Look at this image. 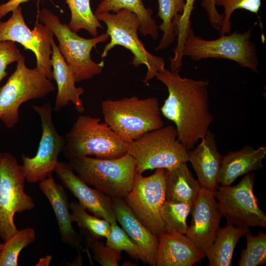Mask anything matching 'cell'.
Listing matches in <instances>:
<instances>
[{
    "label": "cell",
    "mask_w": 266,
    "mask_h": 266,
    "mask_svg": "<svg viewBox=\"0 0 266 266\" xmlns=\"http://www.w3.org/2000/svg\"><path fill=\"white\" fill-rule=\"evenodd\" d=\"M155 77L168 91L160 107L162 115L174 123L182 144L188 151L192 149L209 131L214 120L209 108L208 82L182 77L166 68Z\"/></svg>",
    "instance_id": "1"
},
{
    "label": "cell",
    "mask_w": 266,
    "mask_h": 266,
    "mask_svg": "<svg viewBox=\"0 0 266 266\" xmlns=\"http://www.w3.org/2000/svg\"><path fill=\"white\" fill-rule=\"evenodd\" d=\"M101 108L104 122L128 143L164 126L156 97L106 100L101 101Z\"/></svg>",
    "instance_id": "2"
},
{
    "label": "cell",
    "mask_w": 266,
    "mask_h": 266,
    "mask_svg": "<svg viewBox=\"0 0 266 266\" xmlns=\"http://www.w3.org/2000/svg\"><path fill=\"white\" fill-rule=\"evenodd\" d=\"M68 159L80 178L111 199H124L132 188L136 164L128 153L113 159L82 156Z\"/></svg>",
    "instance_id": "3"
},
{
    "label": "cell",
    "mask_w": 266,
    "mask_h": 266,
    "mask_svg": "<svg viewBox=\"0 0 266 266\" xmlns=\"http://www.w3.org/2000/svg\"><path fill=\"white\" fill-rule=\"evenodd\" d=\"M38 17L41 23L46 26L57 39L59 51L73 71L76 82L91 79L101 72L104 62H94L91 59V52L97 44L109 39L106 33L91 38L81 37L46 8L39 11Z\"/></svg>",
    "instance_id": "4"
},
{
    "label": "cell",
    "mask_w": 266,
    "mask_h": 266,
    "mask_svg": "<svg viewBox=\"0 0 266 266\" xmlns=\"http://www.w3.org/2000/svg\"><path fill=\"white\" fill-rule=\"evenodd\" d=\"M65 137V157L95 156L113 159L127 153L128 143L120 137L100 119L79 115Z\"/></svg>",
    "instance_id": "5"
},
{
    "label": "cell",
    "mask_w": 266,
    "mask_h": 266,
    "mask_svg": "<svg viewBox=\"0 0 266 266\" xmlns=\"http://www.w3.org/2000/svg\"><path fill=\"white\" fill-rule=\"evenodd\" d=\"M96 18L107 27L106 33L109 42L106 44L101 54L105 58L109 52L116 46H121L129 50L133 55L131 64L135 67L144 65L147 72L143 82L147 84L155 77L159 71L165 68L163 58L155 55L147 50L140 40L138 31L140 23L137 16L132 12L122 9L110 12L94 13Z\"/></svg>",
    "instance_id": "6"
},
{
    "label": "cell",
    "mask_w": 266,
    "mask_h": 266,
    "mask_svg": "<svg viewBox=\"0 0 266 266\" xmlns=\"http://www.w3.org/2000/svg\"><path fill=\"white\" fill-rule=\"evenodd\" d=\"M188 152L172 125L145 133L128 143L127 151L135 160L136 172L140 174L161 168L168 170L186 163Z\"/></svg>",
    "instance_id": "7"
},
{
    "label": "cell",
    "mask_w": 266,
    "mask_h": 266,
    "mask_svg": "<svg viewBox=\"0 0 266 266\" xmlns=\"http://www.w3.org/2000/svg\"><path fill=\"white\" fill-rule=\"evenodd\" d=\"M55 90L53 83L39 68L26 66L22 55L14 71L0 88V120L7 128H13L19 122V109L23 103L42 99Z\"/></svg>",
    "instance_id": "8"
},
{
    "label": "cell",
    "mask_w": 266,
    "mask_h": 266,
    "mask_svg": "<svg viewBox=\"0 0 266 266\" xmlns=\"http://www.w3.org/2000/svg\"><path fill=\"white\" fill-rule=\"evenodd\" d=\"M252 30L236 31L207 40L197 36L191 27L185 40L183 54L195 61L225 59L256 72L259 65L257 49L251 40Z\"/></svg>",
    "instance_id": "9"
},
{
    "label": "cell",
    "mask_w": 266,
    "mask_h": 266,
    "mask_svg": "<svg viewBox=\"0 0 266 266\" xmlns=\"http://www.w3.org/2000/svg\"><path fill=\"white\" fill-rule=\"evenodd\" d=\"M22 165L9 152H0V238L6 241L18 231L14 215L33 209L35 204L25 191Z\"/></svg>",
    "instance_id": "10"
},
{
    "label": "cell",
    "mask_w": 266,
    "mask_h": 266,
    "mask_svg": "<svg viewBox=\"0 0 266 266\" xmlns=\"http://www.w3.org/2000/svg\"><path fill=\"white\" fill-rule=\"evenodd\" d=\"M138 220L158 236L165 232L161 209L166 201L164 168H157L148 176L135 172L131 190L124 199Z\"/></svg>",
    "instance_id": "11"
},
{
    "label": "cell",
    "mask_w": 266,
    "mask_h": 266,
    "mask_svg": "<svg viewBox=\"0 0 266 266\" xmlns=\"http://www.w3.org/2000/svg\"><path fill=\"white\" fill-rule=\"evenodd\" d=\"M254 176V173H248L237 185L218 186L213 191L227 224L243 228L266 227V215L259 207L253 192Z\"/></svg>",
    "instance_id": "12"
},
{
    "label": "cell",
    "mask_w": 266,
    "mask_h": 266,
    "mask_svg": "<svg viewBox=\"0 0 266 266\" xmlns=\"http://www.w3.org/2000/svg\"><path fill=\"white\" fill-rule=\"evenodd\" d=\"M39 116L41 136L37 152L33 157L22 155L23 170L26 180L31 183L39 182L55 172L60 154L63 151L65 137L56 129L52 120L53 109L48 102L42 105H33Z\"/></svg>",
    "instance_id": "13"
},
{
    "label": "cell",
    "mask_w": 266,
    "mask_h": 266,
    "mask_svg": "<svg viewBox=\"0 0 266 266\" xmlns=\"http://www.w3.org/2000/svg\"><path fill=\"white\" fill-rule=\"evenodd\" d=\"M11 12V17L6 21L0 20V41L18 42L32 51L36 58V66L52 80L51 40L54 37L53 33L40 23H36L33 30L30 29L25 23L21 6Z\"/></svg>",
    "instance_id": "14"
},
{
    "label": "cell",
    "mask_w": 266,
    "mask_h": 266,
    "mask_svg": "<svg viewBox=\"0 0 266 266\" xmlns=\"http://www.w3.org/2000/svg\"><path fill=\"white\" fill-rule=\"evenodd\" d=\"M191 213V224L185 234L205 253L220 229L222 217L213 191L201 187Z\"/></svg>",
    "instance_id": "15"
},
{
    "label": "cell",
    "mask_w": 266,
    "mask_h": 266,
    "mask_svg": "<svg viewBox=\"0 0 266 266\" xmlns=\"http://www.w3.org/2000/svg\"><path fill=\"white\" fill-rule=\"evenodd\" d=\"M55 172L64 186L78 199L79 203L86 210L110 224L117 223L111 198L89 186L74 173L69 163L59 161Z\"/></svg>",
    "instance_id": "16"
},
{
    "label": "cell",
    "mask_w": 266,
    "mask_h": 266,
    "mask_svg": "<svg viewBox=\"0 0 266 266\" xmlns=\"http://www.w3.org/2000/svg\"><path fill=\"white\" fill-rule=\"evenodd\" d=\"M158 238L157 266H192L205 257L185 234L164 232Z\"/></svg>",
    "instance_id": "17"
},
{
    "label": "cell",
    "mask_w": 266,
    "mask_h": 266,
    "mask_svg": "<svg viewBox=\"0 0 266 266\" xmlns=\"http://www.w3.org/2000/svg\"><path fill=\"white\" fill-rule=\"evenodd\" d=\"M215 137L209 131L197 146L188 152V162L195 170L200 185L212 191L219 184L223 158L218 151Z\"/></svg>",
    "instance_id": "18"
},
{
    "label": "cell",
    "mask_w": 266,
    "mask_h": 266,
    "mask_svg": "<svg viewBox=\"0 0 266 266\" xmlns=\"http://www.w3.org/2000/svg\"><path fill=\"white\" fill-rule=\"evenodd\" d=\"M39 187L54 211L62 241L72 247L83 250L81 238L72 227L73 217L69 211L67 195L63 187L55 182L51 174L39 182Z\"/></svg>",
    "instance_id": "19"
},
{
    "label": "cell",
    "mask_w": 266,
    "mask_h": 266,
    "mask_svg": "<svg viewBox=\"0 0 266 266\" xmlns=\"http://www.w3.org/2000/svg\"><path fill=\"white\" fill-rule=\"evenodd\" d=\"M116 221L130 238L142 250L147 264L156 266L158 236L149 231L136 217L123 198H112Z\"/></svg>",
    "instance_id": "20"
},
{
    "label": "cell",
    "mask_w": 266,
    "mask_h": 266,
    "mask_svg": "<svg viewBox=\"0 0 266 266\" xmlns=\"http://www.w3.org/2000/svg\"><path fill=\"white\" fill-rule=\"evenodd\" d=\"M51 43L53 79L55 80L57 86L53 110L58 111L71 102L76 110L82 113L85 108L80 96L83 94L84 89L76 86L74 73L60 53L54 37L52 38Z\"/></svg>",
    "instance_id": "21"
},
{
    "label": "cell",
    "mask_w": 266,
    "mask_h": 266,
    "mask_svg": "<svg viewBox=\"0 0 266 266\" xmlns=\"http://www.w3.org/2000/svg\"><path fill=\"white\" fill-rule=\"evenodd\" d=\"M266 155V147L255 149L245 146L241 149L231 151L223 156L218 182L221 186H230L237 178L263 167V160Z\"/></svg>",
    "instance_id": "22"
},
{
    "label": "cell",
    "mask_w": 266,
    "mask_h": 266,
    "mask_svg": "<svg viewBox=\"0 0 266 266\" xmlns=\"http://www.w3.org/2000/svg\"><path fill=\"white\" fill-rule=\"evenodd\" d=\"M166 200L194 204L201 186L193 176L186 163L165 170Z\"/></svg>",
    "instance_id": "23"
},
{
    "label": "cell",
    "mask_w": 266,
    "mask_h": 266,
    "mask_svg": "<svg viewBox=\"0 0 266 266\" xmlns=\"http://www.w3.org/2000/svg\"><path fill=\"white\" fill-rule=\"evenodd\" d=\"M249 228L227 224L219 229L216 236L205 252L210 266H232L233 253L239 239L249 231Z\"/></svg>",
    "instance_id": "24"
},
{
    "label": "cell",
    "mask_w": 266,
    "mask_h": 266,
    "mask_svg": "<svg viewBox=\"0 0 266 266\" xmlns=\"http://www.w3.org/2000/svg\"><path fill=\"white\" fill-rule=\"evenodd\" d=\"M124 9L133 13L139 21V32L156 40L159 36V27L152 17L153 10L145 7L142 0H101L95 13L116 12Z\"/></svg>",
    "instance_id": "25"
},
{
    "label": "cell",
    "mask_w": 266,
    "mask_h": 266,
    "mask_svg": "<svg viewBox=\"0 0 266 266\" xmlns=\"http://www.w3.org/2000/svg\"><path fill=\"white\" fill-rule=\"evenodd\" d=\"M158 15L162 20L159 30L163 33L160 41L156 47V50L167 48L175 40L177 27L180 17L183 12L186 0H157Z\"/></svg>",
    "instance_id": "26"
},
{
    "label": "cell",
    "mask_w": 266,
    "mask_h": 266,
    "mask_svg": "<svg viewBox=\"0 0 266 266\" xmlns=\"http://www.w3.org/2000/svg\"><path fill=\"white\" fill-rule=\"evenodd\" d=\"M70 11L69 29L77 33L85 30L93 37L98 35V29L103 27L92 11L90 0H65Z\"/></svg>",
    "instance_id": "27"
},
{
    "label": "cell",
    "mask_w": 266,
    "mask_h": 266,
    "mask_svg": "<svg viewBox=\"0 0 266 266\" xmlns=\"http://www.w3.org/2000/svg\"><path fill=\"white\" fill-rule=\"evenodd\" d=\"M193 205L190 202H174L166 200L161 209L165 232L185 234L189 227L187 218Z\"/></svg>",
    "instance_id": "28"
},
{
    "label": "cell",
    "mask_w": 266,
    "mask_h": 266,
    "mask_svg": "<svg viewBox=\"0 0 266 266\" xmlns=\"http://www.w3.org/2000/svg\"><path fill=\"white\" fill-rule=\"evenodd\" d=\"M69 208L73 215V222L76 223L81 232L86 236L96 239L106 237L110 226L108 222L89 214L78 202H71Z\"/></svg>",
    "instance_id": "29"
},
{
    "label": "cell",
    "mask_w": 266,
    "mask_h": 266,
    "mask_svg": "<svg viewBox=\"0 0 266 266\" xmlns=\"http://www.w3.org/2000/svg\"><path fill=\"white\" fill-rule=\"evenodd\" d=\"M35 239V232L31 228L18 230L4 242L0 253V266H17L22 250Z\"/></svg>",
    "instance_id": "30"
},
{
    "label": "cell",
    "mask_w": 266,
    "mask_h": 266,
    "mask_svg": "<svg viewBox=\"0 0 266 266\" xmlns=\"http://www.w3.org/2000/svg\"><path fill=\"white\" fill-rule=\"evenodd\" d=\"M247 246L241 253L239 266H258L266 263V233L260 232L253 235L249 231L245 234Z\"/></svg>",
    "instance_id": "31"
},
{
    "label": "cell",
    "mask_w": 266,
    "mask_h": 266,
    "mask_svg": "<svg viewBox=\"0 0 266 266\" xmlns=\"http://www.w3.org/2000/svg\"><path fill=\"white\" fill-rule=\"evenodd\" d=\"M106 245L122 252L125 251L132 258L147 264V260L140 247L127 235L124 230L117 224H110L106 237Z\"/></svg>",
    "instance_id": "32"
},
{
    "label": "cell",
    "mask_w": 266,
    "mask_h": 266,
    "mask_svg": "<svg viewBox=\"0 0 266 266\" xmlns=\"http://www.w3.org/2000/svg\"><path fill=\"white\" fill-rule=\"evenodd\" d=\"M216 6L223 7V19L218 30L220 35L231 32V16L237 9H243L258 14L261 6V0H214Z\"/></svg>",
    "instance_id": "33"
},
{
    "label": "cell",
    "mask_w": 266,
    "mask_h": 266,
    "mask_svg": "<svg viewBox=\"0 0 266 266\" xmlns=\"http://www.w3.org/2000/svg\"><path fill=\"white\" fill-rule=\"evenodd\" d=\"M88 244L94 253V258L102 266H117L121 258V252L113 249L99 239L86 236Z\"/></svg>",
    "instance_id": "34"
},
{
    "label": "cell",
    "mask_w": 266,
    "mask_h": 266,
    "mask_svg": "<svg viewBox=\"0 0 266 266\" xmlns=\"http://www.w3.org/2000/svg\"><path fill=\"white\" fill-rule=\"evenodd\" d=\"M22 55L15 42L0 41V83L7 75L8 66L17 63Z\"/></svg>",
    "instance_id": "35"
},
{
    "label": "cell",
    "mask_w": 266,
    "mask_h": 266,
    "mask_svg": "<svg viewBox=\"0 0 266 266\" xmlns=\"http://www.w3.org/2000/svg\"><path fill=\"white\" fill-rule=\"evenodd\" d=\"M195 1V0H186L184 9L177 27V43L179 44L184 43L188 31L191 27L190 18L194 10Z\"/></svg>",
    "instance_id": "36"
},
{
    "label": "cell",
    "mask_w": 266,
    "mask_h": 266,
    "mask_svg": "<svg viewBox=\"0 0 266 266\" xmlns=\"http://www.w3.org/2000/svg\"><path fill=\"white\" fill-rule=\"evenodd\" d=\"M201 6L207 13L209 21L211 26L219 30L223 19V15L217 10L214 0H202Z\"/></svg>",
    "instance_id": "37"
},
{
    "label": "cell",
    "mask_w": 266,
    "mask_h": 266,
    "mask_svg": "<svg viewBox=\"0 0 266 266\" xmlns=\"http://www.w3.org/2000/svg\"><path fill=\"white\" fill-rule=\"evenodd\" d=\"M30 0H9L0 4V20L10 12Z\"/></svg>",
    "instance_id": "38"
},
{
    "label": "cell",
    "mask_w": 266,
    "mask_h": 266,
    "mask_svg": "<svg viewBox=\"0 0 266 266\" xmlns=\"http://www.w3.org/2000/svg\"><path fill=\"white\" fill-rule=\"evenodd\" d=\"M51 256H47L44 258H42L37 264H41L40 265L42 266H48L51 261Z\"/></svg>",
    "instance_id": "39"
},
{
    "label": "cell",
    "mask_w": 266,
    "mask_h": 266,
    "mask_svg": "<svg viewBox=\"0 0 266 266\" xmlns=\"http://www.w3.org/2000/svg\"><path fill=\"white\" fill-rule=\"evenodd\" d=\"M3 244H4V242L3 243H1L0 242V253L1 252V250L3 247Z\"/></svg>",
    "instance_id": "40"
}]
</instances>
